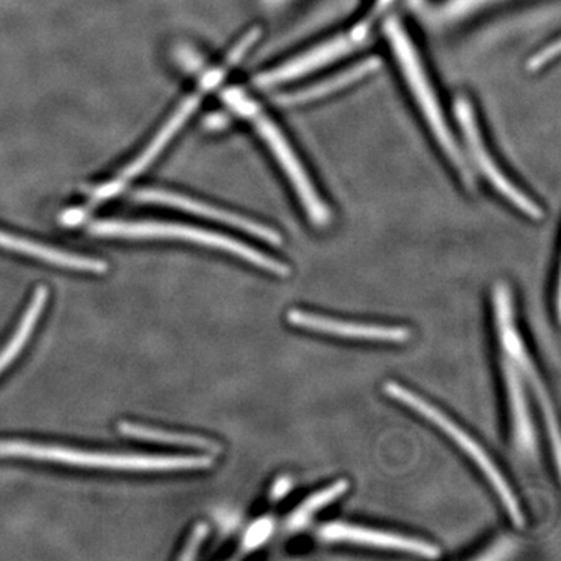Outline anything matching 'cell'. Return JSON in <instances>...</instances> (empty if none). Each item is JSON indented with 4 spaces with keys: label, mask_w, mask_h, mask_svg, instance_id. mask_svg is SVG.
I'll return each instance as SVG.
<instances>
[{
    "label": "cell",
    "mask_w": 561,
    "mask_h": 561,
    "mask_svg": "<svg viewBox=\"0 0 561 561\" xmlns=\"http://www.w3.org/2000/svg\"><path fill=\"white\" fill-rule=\"evenodd\" d=\"M368 33H370V25L367 22L357 25L353 31L343 33L337 38L327 41V43L317 46L316 49L298 55L294 60L261 73L256 77L254 83L260 88H272L308 76L313 70L324 68V66L331 65L332 61L341 60L351 51L356 50L367 41Z\"/></svg>",
    "instance_id": "obj_9"
},
{
    "label": "cell",
    "mask_w": 561,
    "mask_h": 561,
    "mask_svg": "<svg viewBox=\"0 0 561 561\" xmlns=\"http://www.w3.org/2000/svg\"><path fill=\"white\" fill-rule=\"evenodd\" d=\"M224 99L230 108L241 114L247 121H251L256 131L260 133L273 157L278 161L280 171L287 176L295 194L300 198L302 209L308 214L309 220L317 228L328 227L331 221V210L327 203L321 201L312 180L309 179L308 171H306L298 154L295 153L289 140L279 130L278 125L264 111H261L256 103L247 98L245 92L241 90L231 88V90L225 91Z\"/></svg>",
    "instance_id": "obj_5"
},
{
    "label": "cell",
    "mask_w": 561,
    "mask_h": 561,
    "mask_svg": "<svg viewBox=\"0 0 561 561\" xmlns=\"http://www.w3.org/2000/svg\"><path fill=\"white\" fill-rule=\"evenodd\" d=\"M383 393L389 394L394 401L413 409V411L420 413L421 416L430 420L435 427L445 432V434L459 446L461 451L467 454V456L478 465L483 476L489 479L491 486H493V490L496 491L497 496H500L502 505H504L505 511H507L508 516H511L513 524L519 527V529L524 527L526 518H524L522 505H519L518 500H516L515 493H513L512 486L508 485L507 479L502 476L500 468L496 467V463L491 459L489 453H486L468 432L461 430L459 424L449 419L448 415H445L440 409L423 400V398L413 393V391L405 389L401 383L393 381L383 383Z\"/></svg>",
    "instance_id": "obj_6"
},
{
    "label": "cell",
    "mask_w": 561,
    "mask_h": 561,
    "mask_svg": "<svg viewBox=\"0 0 561 561\" xmlns=\"http://www.w3.org/2000/svg\"><path fill=\"white\" fill-rule=\"evenodd\" d=\"M117 431L121 434L128 435V437L139 438V440L168 443V445L190 446V448L202 449L213 454H220V445L216 442L208 440L205 437H197V435L175 434V432H168L154 430V427L142 426V424L127 423L122 421Z\"/></svg>",
    "instance_id": "obj_16"
},
{
    "label": "cell",
    "mask_w": 561,
    "mask_h": 561,
    "mask_svg": "<svg viewBox=\"0 0 561 561\" xmlns=\"http://www.w3.org/2000/svg\"><path fill=\"white\" fill-rule=\"evenodd\" d=\"M494 321H496L497 342H500L502 356L508 357L522 373L524 381L530 383L538 402H540L542 415L548 424L549 437L553 446V459L557 468L560 467V435L559 424H557L556 411H553L551 398L546 391L534 362H531L526 345H524L522 335L515 323V313H513V300L507 284L497 283L493 289Z\"/></svg>",
    "instance_id": "obj_7"
},
{
    "label": "cell",
    "mask_w": 561,
    "mask_h": 561,
    "mask_svg": "<svg viewBox=\"0 0 561 561\" xmlns=\"http://www.w3.org/2000/svg\"><path fill=\"white\" fill-rule=\"evenodd\" d=\"M135 198L140 203L171 206V208L186 210V213L194 214V216L220 221V224L228 225V227L249 232L254 238L262 239V241L272 243V245L278 247L283 243L279 232L272 230L261 221L251 220L249 217L239 216V214L231 213V210L217 208V206L208 205L205 202L194 201V198L176 194V192L146 190L135 194Z\"/></svg>",
    "instance_id": "obj_10"
},
{
    "label": "cell",
    "mask_w": 561,
    "mask_h": 561,
    "mask_svg": "<svg viewBox=\"0 0 561 561\" xmlns=\"http://www.w3.org/2000/svg\"><path fill=\"white\" fill-rule=\"evenodd\" d=\"M501 365L511 408L513 445L522 456L535 459L538 456V442L522 373L508 357L502 356Z\"/></svg>",
    "instance_id": "obj_13"
},
{
    "label": "cell",
    "mask_w": 561,
    "mask_h": 561,
    "mask_svg": "<svg viewBox=\"0 0 561 561\" xmlns=\"http://www.w3.org/2000/svg\"><path fill=\"white\" fill-rule=\"evenodd\" d=\"M286 319L294 328L320 332L332 337L351 339V341L404 343L411 339V331L404 327L354 323V321L331 319V317L298 311V309L287 312Z\"/></svg>",
    "instance_id": "obj_11"
},
{
    "label": "cell",
    "mask_w": 561,
    "mask_h": 561,
    "mask_svg": "<svg viewBox=\"0 0 561 561\" xmlns=\"http://www.w3.org/2000/svg\"><path fill=\"white\" fill-rule=\"evenodd\" d=\"M47 298H49V291L44 286L36 287V290L33 291L31 305H28L27 311L22 316L20 327L11 335L9 343L0 351V373L5 371L18 359L22 350L31 341L33 331H35L36 324H38V320L43 316L44 308H46Z\"/></svg>",
    "instance_id": "obj_15"
},
{
    "label": "cell",
    "mask_w": 561,
    "mask_h": 561,
    "mask_svg": "<svg viewBox=\"0 0 561 561\" xmlns=\"http://www.w3.org/2000/svg\"><path fill=\"white\" fill-rule=\"evenodd\" d=\"M350 483L342 479V481L332 483L328 489L319 491V493L313 494V496L308 497L300 507L297 508L291 515L289 519L286 522V527L289 530H298L301 527H305L306 524L311 522L313 515L320 511V508L327 507L331 502L339 500L342 494L346 493L348 490Z\"/></svg>",
    "instance_id": "obj_17"
},
{
    "label": "cell",
    "mask_w": 561,
    "mask_h": 561,
    "mask_svg": "<svg viewBox=\"0 0 561 561\" xmlns=\"http://www.w3.org/2000/svg\"><path fill=\"white\" fill-rule=\"evenodd\" d=\"M454 110H456L457 122H459L461 131H463L465 142H467L472 160H474V164L478 165L482 175L490 181L491 186L500 192L505 201L511 202L513 206H516L530 219H542L540 206L531 201L530 197H527L524 192L519 191L515 183H512L505 176V173L501 171L500 165L496 164V160L490 153L489 147H486L485 140L482 138L481 127H479L478 117H476L474 108H472L470 101L459 95L456 99V103H454Z\"/></svg>",
    "instance_id": "obj_8"
},
{
    "label": "cell",
    "mask_w": 561,
    "mask_h": 561,
    "mask_svg": "<svg viewBox=\"0 0 561 561\" xmlns=\"http://www.w3.org/2000/svg\"><path fill=\"white\" fill-rule=\"evenodd\" d=\"M0 247L10 251H16V253L28 254L33 249V242L28 241V239L20 238V236L0 231Z\"/></svg>",
    "instance_id": "obj_19"
},
{
    "label": "cell",
    "mask_w": 561,
    "mask_h": 561,
    "mask_svg": "<svg viewBox=\"0 0 561 561\" xmlns=\"http://www.w3.org/2000/svg\"><path fill=\"white\" fill-rule=\"evenodd\" d=\"M0 457L57 461L73 467L108 468L130 471L206 470L213 467L210 456H144V454L87 453L39 443L2 440Z\"/></svg>",
    "instance_id": "obj_4"
},
{
    "label": "cell",
    "mask_w": 561,
    "mask_h": 561,
    "mask_svg": "<svg viewBox=\"0 0 561 561\" xmlns=\"http://www.w3.org/2000/svg\"><path fill=\"white\" fill-rule=\"evenodd\" d=\"M501 0H449L445 5V16L448 20H460V18L470 16L474 11L494 5Z\"/></svg>",
    "instance_id": "obj_18"
},
{
    "label": "cell",
    "mask_w": 561,
    "mask_h": 561,
    "mask_svg": "<svg viewBox=\"0 0 561 561\" xmlns=\"http://www.w3.org/2000/svg\"><path fill=\"white\" fill-rule=\"evenodd\" d=\"M379 66H381V61H379L378 58H368V60L357 62V65H353L351 68L343 69L342 72H339L335 77L321 80L319 83L312 84V87L305 88V90L283 95V98H279V103L291 106L320 101V99L328 98V95L334 94V92L345 90L346 87H351V84L365 79V77L376 72Z\"/></svg>",
    "instance_id": "obj_14"
},
{
    "label": "cell",
    "mask_w": 561,
    "mask_h": 561,
    "mask_svg": "<svg viewBox=\"0 0 561 561\" xmlns=\"http://www.w3.org/2000/svg\"><path fill=\"white\" fill-rule=\"evenodd\" d=\"M321 540L330 542H351V545L367 546V548L383 549L413 553L424 559H437L440 549L432 542L415 540L393 531L368 529L346 523H331L319 530Z\"/></svg>",
    "instance_id": "obj_12"
},
{
    "label": "cell",
    "mask_w": 561,
    "mask_h": 561,
    "mask_svg": "<svg viewBox=\"0 0 561 561\" xmlns=\"http://www.w3.org/2000/svg\"><path fill=\"white\" fill-rule=\"evenodd\" d=\"M260 38V28H253V31L243 35L242 39L239 41V43L232 47L230 54H228L227 60L224 61V65H220L219 68L209 70V72L203 77L202 83L198 84V90L192 92L190 98L184 99V101L180 103L179 108L173 111L172 116L165 121V124L162 125L160 131L154 135V138L151 139L149 146L140 151L138 157H136L135 160L124 169V171H121L116 179L111 180L108 183L99 187V190L94 192V195H92V202L98 203L106 201V198L114 197V195L119 194L128 183H131L136 176H139L147 168H150V165L153 164V161L160 157L162 151H164L165 147L171 144V140L179 135V131L184 127V124L191 119L192 114H194L195 110L201 106L205 95L208 94L209 91H213L214 88H216L217 84L227 77V73L230 72L236 65H239L243 58H245V55L253 49L254 44H256Z\"/></svg>",
    "instance_id": "obj_1"
},
{
    "label": "cell",
    "mask_w": 561,
    "mask_h": 561,
    "mask_svg": "<svg viewBox=\"0 0 561 561\" xmlns=\"http://www.w3.org/2000/svg\"><path fill=\"white\" fill-rule=\"evenodd\" d=\"M206 535H208V526H206V524H198V526L195 527L194 534H192L186 551L181 556V560L194 559V557L197 556V549L201 548L202 541L205 540Z\"/></svg>",
    "instance_id": "obj_20"
},
{
    "label": "cell",
    "mask_w": 561,
    "mask_h": 561,
    "mask_svg": "<svg viewBox=\"0 0 561 561\" xmlns=\"http://www.w3.org/2000/svg\"><path fill=\"white\" fill-rule=\"evenodd\" d=\"M559 41H556V43H553L552 46L545 47V49L538 51V54L535 55L534 58H531V60L529 61V69H541L542 66L548 65L549 61H552L553 58H556L557 55H559Z\"/></svg>",
    "instance_id": "obj_21"
},
{
    "label": "cell",
    "mask_w": 561,
    "mask_h": 561,
    "mask_svg": "<svg viewBox=\"0 0 561 561\" xmlns=\"http://www.w3.org/2000/svg\"><path fill=\"white\" fill-rule=\"evenodd\" d=\"M386 35L389 38L391 51L397 58L398 66H400L402 77H404L405 83H408L409 90L415 99L416 106H419L421 114L427 122V127H430L432 135H434L435 140H437L443 153L451 162L454 169L460 173L461 179L468 181L467 162H465L459 144H457L451 128H449L445 111H443L440 101L435 94L434 84H432L423 62H421L415 44L412 43L411 36L397 18H390L387 21Z\"/></svg>",
    "instance_id": "obj_2"
},
{
    "label": "cell",
    "mask_w": 561,
    "mask_h": 561,
    "mask_svg": "<svg viewBox=\"0 0 561 561\" xmlns=\"http://www.w3.org/2000/svg\"><path fill=\"white\" fill-rule=\"evenodd\" d=\"M91 234L99 238L122 239H176L208 247V249L225 251L232 256L241 257L249 264L256 265L262 271L286 278L290 275L289 265L273 260L268 254L261 253L253 247L241 241L228 238L220 232L205 230V228L191 227V225L169 224V221H94L90 227Z\"/></svg>",
    "instance_id": "obj_3"
}]
</instances>
